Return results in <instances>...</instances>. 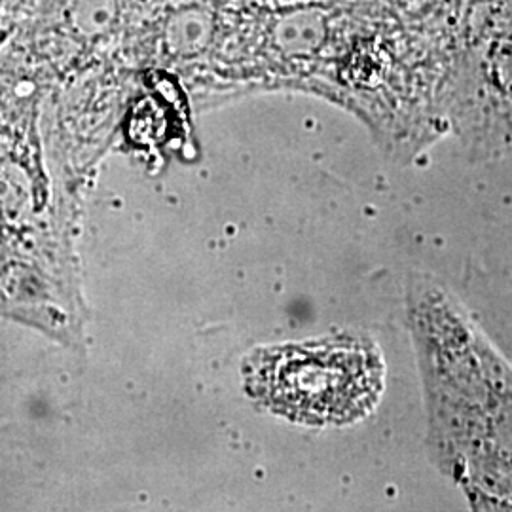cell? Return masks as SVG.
I'll use <instances>...</instances> for the list:
<instances>
[{
    "instance_id": "1",
    "label": "cell",
    "mask_w": 512,
    "mask_h": 512,
    "mask_svg": "<svg viewBox=\"0 0 512 512\" xmlns=\"http://www.w3.org/2000/svg\"><path fill=\"white\" fill-rule=\"evenodd\" d=\"M243 374L247 391L264 408L315 427L365 418L385 387L382 351L357 334L258 349Z\"/></svg>"
},
{
    "instance_id": "2",
    "label": "cell",
    "mask_w": 512,
    "mask_h": 512,
    "mask_svg": "<svg viewBox=\"0 0 512 512\" xmlns=\"http://www.w3.org/2000/svg\"><path fill=\"white\" fill-rule=\"evenodd\" d=\"M165 0H0L2 50L52 71L109 57Z\"/></svg>"
}]
</instances>
